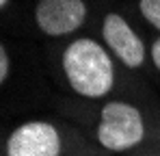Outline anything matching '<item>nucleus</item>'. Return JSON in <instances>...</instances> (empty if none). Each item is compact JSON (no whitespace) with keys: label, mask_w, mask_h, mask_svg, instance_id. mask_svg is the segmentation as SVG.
I'll return each instance as SVG.
<instances>
[{"label":"nucleus","mask_w":160,"mask_h":156,"mask_svg":"<svg viewBox=\"0 0 160 156\" xmlns=\"http://www.w3.org/2000/svg\"><path fill=\"white\" fill-rule=\"evenodd\" d=\"M138 11L147 24L160 30V0H138Z\"/></svg>","instance_id":"423d86ee"},{"label":"nucleus","mask_w":160,"mask_h":156,"mask_svg":"<svg viewBox=\"0 0 160 156\" xmlns=\"http://www.w3.org/2000/svg\"><path fill=\"white\" fill-rule=\"evenodd\" d=\"M7 156H61V134L50 122L32 119L11 130L7 139Z\"/></svg>","instance_id":"7ed1b4c3"},{"label":"nucleus","mask_w":160,"mask_h":156,"mask_svg":"<svg viewBox=\"0 0 160 156\" xmlns=\"http://www.w3.org/2000/svg\"><path fill=\"white\" fill-rule=\"evenodd\" d=\"M9 74H11V59H9L7 46L2 44V46H0V82H2V85L9 80Z\"/></svg>","instance_id":"0eeeda50"},{"label":"nucleus","mask_w":160,"mask_h":156,"mask_svg":"<svg viewBox=\"0 0 160 156\" xmlns=\"http://www.w3.org/2000/svg\"><path fill=\"white\" fill-rule=\"evenodd\" d=\"M0 7H2V9H7V7H9V0H0Z\"/></svg>","instance_id":"1a4fd4ad"},{"label":"nucleus","mask_w":160,"mask_h":156,"mask_svg":"<svg viewBox=\"0 0 160 156\" xmlns=\"http://www.w3.org/2000/svg\"><path fill=\"white\" fill-rule=\"evenodd\" d=\"M87 20L84 0H39L35 22L48 37H65L76 33Z\"/></svg>","instance_id":"20e7f679"},{"label":"nucleus","mask_w":160,"mask_h":156,"mask_svg":"<svg viewBox=\"0 0 160 156\" xmlns=\"http://www.w3.org/2000/svg\"><path fill=\"white\" fill-rule=\"evenodd\" d=\"M102 37H104L106 48L126 67L138 70L145 63V56H147L145 44H143V39L138 37V33L130 26V22L123 15H119V13H106V18L102 22Z\"/></svg>","instance_id":"39448f33"},{"label":"nucleus","mask_w":160,"mask_h":156,"mask_svg":"<svg viewBox=\"0 0 160 156\" xmlns=\"http://www.w3.org/2000/svg\"><path fill=\"white\" fill-rule=\"evenodd\" d=\"M152 63L156 65V70L160 72V37L152 44Z\"/></svg>","instance_id":"6e6552de"},{"label":"nucleus","mask_w":160,"mask_h":156,"mask_svg":"<svg viewBox=\"0 0 160 156\" xmlns=\"http://www.w3.org/2000/svg\"><path fill=\"white\" fill-rule=\"evenodd\" d=\"M69 87L89 100H100L115 85V65L108 50L91 37L74 39L61 56Z\"/></svg>","instance_id":"f257e3e1"},{"label":"nucleus","mask_w":160,"mask_h":156,"mask_svg":"<svg viewBox=\"0 0 160 156\" xmlns=\"http://www.w3.org/2000/svg\"><path fill=\"white\" fill-rule=\"evenodd\" d=\"M95 137L110 152H126L145 139V119L134 104L110 100L102 106Z\"/></svg>","instance_id":"f03ea898"}]
</instances>
